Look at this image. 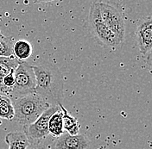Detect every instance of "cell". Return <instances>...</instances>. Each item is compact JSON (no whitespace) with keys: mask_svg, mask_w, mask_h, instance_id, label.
<instances>
[{"mask_svg":"<svg viewBox=\"0 0 152 149\" xmlns=\"http://www.w3.org/2000/svg\"><path fill=\"white\" fill-rule=\"evenodd\" d=\"M32 67L37 81L35 93L42 97L51 106L61 103L63 79L57 66L47 62Z\"/></svg>","mask_w":152,"mask_h":149,"instance_id":"6da1fadb","label":"cell"},{"mask_svg":"<svg viewBox=\"0 0 152 149\" xmlns=\"http://www.w3.org/2000/svg\"><path fill=\"white\" fill-rule=\"evenodd\" d=\"M14 109L13 120L23 127L32 124L51 106L37 93H31L11 100Z\"/></svg>","mask_w":152,"mask_h":149,"instance_id":"7a4b0ae2","label":"cell"},{"mask_svg":"<svg viewBox=\"0 0 152 149\" xmlns=\"http://www.w3.org/2000/svg\"><path fill=\"white\" fill-rule=\"evenodd\" d=\"M36 77L33 67L25 61H21L14 72V86L9 95L11 100L34 93L36 89Z\"/></svg>","mask_w":152,"mask_h":149,"instance_id":"3957f363","label":"cell"},{"mask_svg":"<svg viewBox=\"0 0 152 149\" xmlns=\"http://www.w3.org/2000/svg\"><path fill=\"white\" fill-rule=\"evenodd\" d=\"M89 23L95 37L101 44L109 47H116L122 43L113 33L105 26L100 16L98 2L93 3L90 7Z\"/></svg>","mask_w":152,"mask_h":149,"instance_id":"277c9868","label":"cell"},{"mask_svg":"<svg viewBox=\"0 0 152 149\" xmlns=\"http://www.w3.org/2000/svg\"><path fill=\"white\" fill-rule=\"evenodd\" d=\"M60 107L58 105L50 106L47 110L43 112L41 116L32 124L23 127V132L26 135L29 144H40L46 139L49 134L48 132V121L53 114L58 111Z\"/></svg>","mask_w":152,"mask_h":149,"instance_id":"5b68a950","label":"cell"},{"mask_svg":"<svg viewBox=\"0 0 152 149\" xmlns=\"http://www.w3.org/2000/svg\"><path fill=\"white\" fill-rule=\"evenodd\" d=\"M101 18L105 26L109 28L117 38L123 42L125 36V23L122 14L114 6L104 3L98 2Z\"/></svg>","mask_w":152,"mask_h":149,"instance_id":"8992f818","label":"cell"},{"mask_svg":"<svg viewBox=\"0 0 152 149\" xmlns=\"http://www.w3.org/2000/svg\"><path fill=\"white\" fill-rule=\"evenodd\" d=\"M136 36L140 53L143 55L150 54L152 45V19L151 16L142 17L138 21Z\"/></svg>","mask_w":152,"mask_h":149,"instance_id":"52a82bcc","label":"cell"},{"mask_svg":"<svg viewBox=\"0 0 152 149\" xmlns=\"http://www.w3.org/2000/svg\"><path fill=\"white\" fill-rule=\"evenodd\" d=\"M89 147V140L83 134L71 135L67 133L62 134L57 138L54 144V149H86Z\"/></svg>","mask_w":152,"mask_h":149,"instance_id":"ba28073f","label":"cell"},{"mask_svg":"<svg viewBox=\"0 0 152 149\" xmlns=\"http://www.w3.org/2000/svg\"><path fill=\"white\" fill-rule=\"evenodd\" d=\"M9 149H27L29 145L26 135L23 131H11L4 138Z\"/></svg>","mask_w":152,"mask_h":149,"instance_id":"9c48e42d","label":"cell"},{"mask_svg":"<svg viewBox=\"0 0 152 149\" xmlns=\"http://www.w3.org/2000/svg\"><path fill=\"white\" fill-rule=\"evenodd\" d=\"M62 112V121H63V129L66 131L67 134L71 135H77L80 132V123L76 117L73 116L70 113L63 107L61 103L58 105Z\"/></svg>","mask_w":152,"mask_h":149,"instance_id":"30bf717a","label":"cell"},{"mask_svg":"<svg viewBox=\"0 0 152 149\" xmlns=\"http://www.w3.org/2000/svg\"><path fill=\"white\" fill-rule=\"evenodd\" d=\"M13 56L19 61H23L28 59L32 54V46L26 40L16 41L13 44Z\"/></svg>","mask_w":152,"mask_h":149,"instance_id":"8fae6325","label":"cell"},{"mask_svg":"<svg viewBox=\"0 0 152 149\" xmlns=\"http://www.w3.org/2000/svg\"><path fill=\"white\" fill-rule=\"evenodd\" d=\"M48 132L49 134L53 135L54 137H60L62 134H64L63 129V121H62V112L61 109L52 115L48 121Z\"/></svg>","mask_w":152,"mask_h":149,"instance_id":"7c38bea8","label":"cell"},{"mask_svg":"<svg viewBox=\"0 0 152 149\" xmlns=\"http://www.w3.org/2000/svg\"><path fill=\"white\" fill-rule=\"evenodd\" d=\"M20 62L21 61H19L14 56L0 57V76L4 78L10 73H14Z\"/></svg>","mask_w":152,"mask_h":149,"instance_id":"4fadbf2b","label":"cell"},{"mask_svg":"<svg viewBox=\"0 0 152 149\" xmlns=\"http://www.w3.org/2000/svg\"><path fill=\"white\" fill-rule=\"evenodd\" d=\"M14 109L13 103L9 97L0 94V118L5 120H13Z\"/></svg>","mask_w":152,"mask_h":149,"instance_id":"5bb4252c","label":"cell"},{"mask_svg":"<svg viewBox=\"0 0 152 149\" xmlns=\"http://www.w3.org/2000/svg\"><path fill=\"white\" fill-rule=\"evenodd\" d=\"M14 41L10 37H6L0 33V57H12L13 56Z\"/></svg>","mask_w":152,"mask_h":149,"instance_id":"9a60e30c","label":"cell"},{"mask_svg":"<svg viewBox=\"0 0 152 149\" xmlns=\"http://www.w3.org/2000/svg\"><path fill=\"white\" fill-rule=\"evenodd\" d=\"M27 149H48L43 144H29Z\"/></svg>","mask_w":152,"mask_h":149,"instance_id":"2e32d148","label":"cell"},{"mask_svg":"<svg viewBox=\"0 0 152 149\" xmlns=\"http://www.w3.org/2000/svg\"><path fill=\"white\" fill-rule=\"evenodd\" d=\"M2 85H3V78L0 76V91L2 89Z\"/></svg>","mask_w":152,"mask_h":149,"instance_id":"e0dca14e","label":"cell"}]
</instances>
